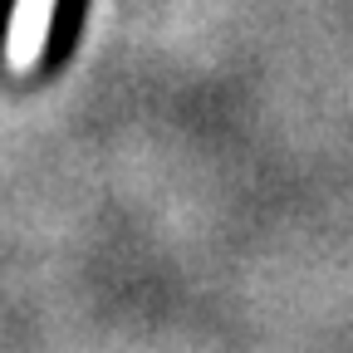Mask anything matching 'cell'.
<instances>
[{"label": "cell", "instance_id": "obj_1", "mask_svg": "<svg viewBox=\"0 0 353 353\" xmlns=\"http://www.w3.org/2000/svg\"><path fill=\"white\" fill-rule=\"evenodd\" d=\"M50 20H54V0H15L10 34H6V59H10L15 69H30V64L44 54Z\"/></svg>", "mask_w": 353, "mask_h": 353}]
</instances>
